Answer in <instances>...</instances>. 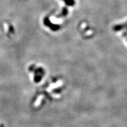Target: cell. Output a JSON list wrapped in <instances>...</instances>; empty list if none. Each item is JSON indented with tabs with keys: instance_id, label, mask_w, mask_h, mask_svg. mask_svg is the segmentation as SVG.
<instances>
[{
	"instance_id": "cell-1",
	"label": "cell",
	"mask_w": 127,
	"mask_h": 127,
	"mask_svg": "<svg viewBox=\"0 0 127 127\" xmlns=\"http://www.w3.org/2000/svg\"><path fill=\"white\" fill-rule=\"evenodd\" d=\"M44 24L47 27L50 28V30L53 31H58L61 28L60 25L57 24H54L53 23L50 21V19L48 17H46L44 19Z\"/></svg>"
},
{
	"instance_id": "cell-2",
	"label": "cell",
	"mask_w": 127,
	"mask_h": 127,
	"mask_svg": "<svg viewBox=\"0 0 127 127\" xmlns=\"http://www.w3.org/2000/svg\"><path fill=\"white\" fill-rule=\"evenodd\" d=\"M113 30L114 31H119L122 30H126V31L124 32L123 35L126 36L127 35V23L124 24H118L113 27Z\"/></svg>"
},
{
	"instance_id": "cell-3",
	"label": "cell",
	"mask_w": 127,
	"mask_h": 127,
	"mask_svg": "<svg viewBox=\"0 0 127 127\" xmlns=\"http://www.w3.org/2000/svg\"><path fill=\"white\" fill-rule=\"evenodd\" d=\"M68 8L67 7H63V9H62L61 13H59L58 15H55V17L59 18H63V17H65L68 14Z\"/></svg>"
},
{
	"instance_id": "cell-4",
	"label": "cell",
	"mask_w": 127,
	"mask_h": 127,
	"mask_svg": "<svg viewBox=\"0 0 127 127\" xmlns=\"http://www.w3.org/2000/svg\"><path fill=\"white\" fill-rule=\"evenodd\" d=\"M62 1H63L67 5L70 6V7H73L75 4L74 0H62Z\"/></svg>"
},
{
	"instance_id": "cell-5",
	"label": "cell",
	"mask_w": 127,
	"mask_h": 127,
	"mask_svg": "<svg viewBox=\"0 0 127 127\" xmlns=\"http://www.w3.org/2000/svg\"><path fill=\"white\" fill-rule=\"evenodd\" d=\"M4 30L6 32H8V25L7 23H4Z\"/></svg>"
}]
</instances>
